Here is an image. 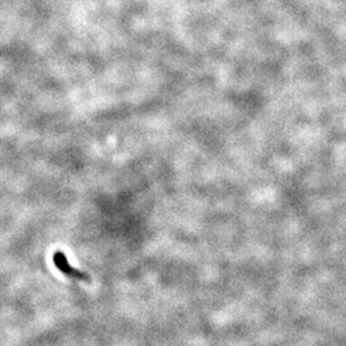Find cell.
I'll list each match as a JSON object with an SVG mask.
<instances>
[{"mask_svg":"<svg viewBox=\"0 0 346 346\" xmlns=\"http://www.w3.org/2000/svg\"><path fill=\"white\" fill-rule=\"evenodd\" d=\"M53 262L55 264L59 271H61L63 275H66L69 278H74V279H80V281H89V276L86 273L81 272L78 269H76L74 267H72L69 263H68V259L66 256V254L62 252H57L54 253L53 255Z\"/></svg>","mask_w":346,"mask_h":346,"instance_id":"cell-1","label":"cell"}]
</instances>
